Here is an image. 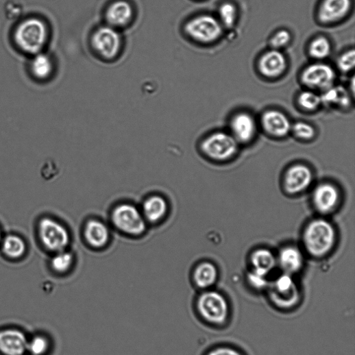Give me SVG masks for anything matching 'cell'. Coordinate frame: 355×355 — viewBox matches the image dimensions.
<instances>
[{"label": "cell", "mask_w": 355, "mask_h": 355, "mask_svg": "<svg viewBox=\"0 0 355 355\" xmlns=\"http://www.w3.org/2000/svg\"><path fill=\"white\" fill-rule=\"evenodd\" d=\"M49 38L47 24L36 17L22 21L14 32V40L16 47L23 53L32 56L43 51Z\"/></svg>", "instance_id": "cell-1"}, {"label": "cell", "mask_w": 355, "mask_h": 355, "mask_svg": "<svg viewBox=\"0 0 355 355\" xmlns=\"http://www.w3.org/2000/svg\"><path fill=\"white\" fill-rule=\"evenodd\" d=\"M336 238L333 225L326 219H316L306 226L303 241L308 253L315 258L328 255L333 249Z\"/></svg>", "instance_id": "cell-2"}, {"label": "cell", "mask_w": 355, "mask_h": 355, "mask_svg": "<svg viewBox=\"0 0 355 355\" xmlns=\"http://www.w3.org/2000/svg\"><path fill=\"white\" fill-rule=\"evenodd\" d=\"M197 309L201 318L212 326H226L231 317V307L225 295L220 291L208 289L199 295Z\"/></svg>", "instance_id": "cell-3"}, {"label": "cell", "mask_w": 355, "mask_h": 355, "mask_svg": "<svg viewBox=\"0 0 355 355\" xmlns=\"http://www.w3.org/2000/svg\"><path fill=\"white\" fill-rule=\"evenodd\" d=\"M268 299L278 310L289 312L297 308L302 302V293L293 276L284 273L273 281L269 282L267 288Z\"/></svg>", "instance_id": "cell-4"}, {"label": "cell", "mask_w": 355, "mask_h": 355, "mask_svg": "<svg viewBox=\"0 0 355 355\" xmlns=\"http://www.w3.org/2000/svg\"><path fill=\"white\" fill-rule=\"evenodd\" d=\"M38 234L44 248L53 253L66 250L70 243V234L66 228L50 217H43L39 221Z\"/></svg>", "instance_id": "cell-5"}, {"label": "cell", "mask_w": 355, "mask_h": 355, "mask_svg": "<svg viewBox=\"0 0 355 355\" xmlns=\"http://www.w3.org/2000/svg\"><path fill=\"white\" fill-rule=\"evenodd\" d=\"M111 219L117 229L131 236L142 235L147 229L143 213L131 204L117 206L112 212Z\"/></svg>", "instance_id": "cell-6"}, {"label": "cell", "mask_w": 355, "mask_h": 355, "mask_svg": "<svg viewBox=\"0 0 355 355\" xmlns=\"http://www.w3.org/2000/svg\"><path fill=\"white\" fill-rule=\"evenodd\" d=\"M239 144L232 134L219 132L208 136L201 143V148L209 158L225 161L238 153Z\"/></svg>", "instance_id": "cell-7"}, {"label": "cell", "mask_w": 355, "mask_h": 355, "mask_svg": "<svg viewBox=\"0 0 355 355\" xmlns=\"http://www.w3.org/2000/svg\"><path fill=\"white\" fill-rule=\"evenodd\" d=\"M186 34L195 41L210 43L218 40L223 33L220 21L210 15H201L188 21Z\"/></svg>", "instance_id": "cell-8"}, {"label": "cell", "mask_w": 355, "mask_h": 355, "mask_svg": "<svg viewBox=\"0 0 355 355\" xmlns=\"http://www.w3.org/2000/svg\"><path fill=\"white\" fill-rule=\"evenodd\" d=\"M122 36L117 29L109 26L98 28L92 37V45L97 53L105 59H113L122 48Z\"/></svg>", "instance_id": "cell-9"}, {"label": "cell", "mask_w": 355, "mask_h": 355, "mask_svg": "<svg viewBox=\"0 0 355 355\" xmlns=\"http://www.w3.org/2000/svg\"><path fill=\"white\" fill-rule=\"evenodd\" d=\"M313 182V173L310 168L304 164H297L286 171L284 188L288 194L297 195L306 191Z\"/></svg>", "instance_id": "cell-10"}, {"label": "cell", "mask_w": 355, "mask_h": 355, "mask_svg": "<svg viewBox=\"0 0 355 355\" xmlns=\"http://www.w3.org/2000/svg\"><path fill=\"white\" fill-rule=\"evenodd\" d=\"M335 79V71L326 64L310 65L302 75V81L304 85L310 88L324 91L334 86Z\"/></svg>", "instance_id": "cell-11"}, {"label": "cell", "mask_w": 355, "mask_h": 355, "mask_svg": "<svg viewBox=\"0 0 355 355\" xmlns=\"http://www.w3.org/2000/svg\"><path fill=\"white\" fill-rule=\"evenodd\" d=\"M232 135L239 143H248L255 137L257 131L254 118L247 112L235 114L230 122Z\"/></svg>", "instance_id": "cell-12"}, {"label": "cell", "mask_w": 355, "mask_h": 355, "mask_svg": "<svg viewBox=\"0 0 355 355\" xmlns=\"http://www.w3.org/2000/svg\"><path fill=\"white\" fill-rule=\"evenodd\" d=\"M339 199V192L336 186L327 183L319 185L313 195L315 208L322 214L332 212L338 206Z\"/></svg>", "instance_id": "cell-13"}, {"label": "cell", "mask_w": 355, "mask_h": 355, "mask_svg": "<svg viewBox=\"0 0 355 355\" xmlns=\"http://www.w3.org/2000/svg\"><path fill=\"white\" fill-rule=\"evenodd\" d=\"M262 124L265 132L276 138L285 137L291 131L289 118L276 110L265 112L262 117Z\"/></svg>", "instance_id": "cell-14"}, {"label": "cell", "mask_w": 355, "mask_h": 355, "mask_svg": "<svg viewBox=\"0 0 355 355\" xmlns=\"http://www.w3.org/2000/svg\"><path fill=\"white\" fill-rule=\"evenodd\" d=\"M259 70L269 78L280 76L286 69V59L278 49H271L264 53L259 62Z\"/></svg>", "instance_id": "cell-15"}, {"label": "cell", "mask_w": 355, "mask_h": 355, "mask_svg": "<svg viewBox=\"0 0 355 355\" xmlns=\"http://www.w3.org/2000/svg\"><path fill=\"white\" fill-rule=\"evenodd\" d=\"M25 335L16 330L0 332V352L5 355H23L27 350Z\"/></svg>", "instance_id": "cell-16"}, {"label": "cell", "mask_w": 355, "mask_h": 355, "mask_svg": "<svg viewBox=\"0 0 355 355\" xmlns=\"http://www.w3.org/2000/svg\"><path fill=\"white\" fill-rule=\"evenodd\" d=\"M350 0H324L319 12L323 23H332L343 19L350 12Z\"/></svg>", "instance_id": "cell-17"}, {"label": "cell", "mask_w": 355, "mask_h": 355, "mask_svg": "<svg viewBox=\"0 0 355 355\" xmlns=\"http://www.w3.org/2000/svg\"><path fill=\"white\" fill-rule=\"evenodd\" d=\"M304 258L302 252L293 246L284 247L277 258V265L284 273L291 276L299 273L303 268Z\"/></svg>", "instance_id": "cell-18"}, {"label": "cell", "mask_w": 355, "mask_h": 355, "mask_svg": "<svg viewBox=\"0 0 355 355\" xmlns=\"http://www.w3.org/2000/svg\"><path fill=\"white\" fill-rule=\"evenodd\" d=\"M134 10L130 3L118 1L112 4L106 12V21L109 26L115 29L129 25L133 19Z\"/></svg>", "instance_id": "cell-19"}, {"label": "cell", "mask_w": 355, "mask_h": 355, "mask_svg": "<svg viewBox=\"0 0 355 355\" xmlns=\"http://www.w3.org/2000/svg\"><path fill=\"white\" fill-rule=\"evenodd\" d=\"M84 236L88 244L95 249H101L106 246L110 240V232L103 222L91 219L84 228Z\"/></svg>", "instance_id": "cell-20"}, {"label": "cell", "mask_w": 355, "mask_h": 355, "mask_svg": "<svg viewBox=\"0 0 355 355\" xmlns=\"http://www.w3.org/2000/svg\"><path fill=\"white\" fill-rule=\"evenodd\" d=\"M218 278L219 272L217 267L209 262L199 265L193 274L196 286L203 290L210 289L217 282Z\"/></svg>", "instance_id": "cell-21"}, {"label": "cell", "mask_w": 355, "mask_h": 355, "mask_svg": "<svg viewBox=\"0 0 355 355\" xmlns=\"http://www.w3.org/2000/svg\"><path fill=\"white\" fill-rule=\"evenodd\" d=\"M52 58L42 51L33 56L29 64V70L32 76L39 81L48 79L53 72Z\"/></svg>", "instance_id": "cell-22"}, {"label": "cell", "mask_w": 355, "mask_h": 355, "mask_svg": "<svg viewBox=\"0 0 355 355\" xmlns=\"http://www.w3.org/2000/svg\"><path fill=\"white\" fill-rule=\"evenodd\" d=\"M167 208V204L163 197L152 196L143 204V215L146 221L157 223L165 217Z\"/></svg>", "instance_id": "cell-23"}, {"label": "cell", "mask_w": 355, "mask_h": 355, "mask_svg": "<svg viewBox=\"0 0 355 355\" xmlns=\"http://www.w3.org/2000/svg\"><path fill=\"white\" fill-rule=\"evenodd\" d=\"M251 263L253 271L268 277L277 265V258L271 251L260 249L252 254Z\"/></svg>", "instance_id": "cell-24"}, {"label": "cell", "mask_w": 355, "mask_h": 355, "mask_svg": "<svg viewBox=\"0 0 355 355\" xmlns=\"http://www.w3.org/2000/svg\"><path fill=\"white\" fill-rule=\"evenodd\" d=\"M1 250L3 254L11 260H19L26 254L27 245L21 236L16 234H9L3 238Z\"/></svg>", "instance_id": "cell-25"}, {"label": "cell", "mask_w": 355, "mask_h": 355, "mask_svg": "<svg viewBox=\"0 0 355 355\" xmlns=\"http://www.w3.org/2000/svg\"><path fill=\"white\" fill-rule=\"evenodd\" d=\"M323 103L330 106H337L341 108H348L351 100L347 90L343 86H334L324 91L321 96Z\"/></svg>", "instance_id": "cell-26"}, {"label": "cell", "mask_w": 355, "mask_h": 355, "mask_svg": "<svg viewBox=\"0 0 355 355\" xmlns=\"http://www.w3.org/2000/svg\"><path fill=\"white\" fill-rule=\"evenodd\" d=\"M74 262L73 254L66 250L54 253L50 261L51 269L57 273H65L72 267Z\"/></svg>", "instance_id": "cell-27"}, {"label": "cell", "mask_w": 355, "mask_h": 355, "mask_svg": "<svg viewBox=\"0 0 355 355\" xmlns=\"http://www.w3.org/2000/svg\"><path fill=\"white\" fill-rule=\"evenodd\" d=\"M331 44L328 38L320 36L315 38L311 42L309 48L310 56L316 59H324L331 52Z\"/></svg>", "instance_id": "cell-28"}, {"label": "cell", "mask_w": 355, "mask_h": 355, "mask_svg": "<svg viewBox=\"0 0 355 355\" xmlns=\"http://www.w3.org/2000/svg\"><path fill=\"white\" fill-rule=\"evenodd\" d=\"M299 104L307 110H315L322 103L320 95L313 91H304L298 98Z\"/></svg>", "instance_id": "cell-29"}, {"label": "cell", "mask_w": 355, "mask_h": 355, "mask_svg": "<svg viewBox=\"0 0 355 355\" xmlns=\"http://www.w3.org/2000/svg\"><path fill=\"white\" fill-rule=\"evenodd\" d=\"M220 23L227 28L232 27L236 18V10L234 5L230 3L223 4L219 10Z\"/></svg>", "instance_id": "cell-30"}, {"label": "cell", "mask_w": 355, "mask_h": 355, "mask_svg": "<svg viewBox=\"0 0 355 355\" xmlns=\"http://www.w3.org/2000/svg\"><path fill=\"white\" fill-rule=\"evenodd\" d=\"M291 130L295 136L304 140L314 138L316 134L315 128L304 122L295 123L291 126Z\"/></svg>", "instance_id": "cell-31"}, {"label": "cell", "mask_w": 355, "mask_h": 355, "mask_svg": "<svg viewBox=\"0 0 355 355\" xmlns=\"http://www.w3.org/2000/svg\"><path fill=\"white\" fill-rule=\"evenodd\" d=\"M355 65V51L350 49L343 53L337 61V66L343 73H349L352 71Z\"/></svg>", "instance_id": "cell-32"}, {"label": "cell", "mask_w": 355, "mask_h": 355, "mask_svg": "<svg viewBox=\"0 0 355 355\" xmlns=\"http://www.w3.org/2000/svg\"><path fill=\"white\" fill-rule=\"evenodd\" d=\"M48 346V341L45 337L37 336L28 342L27 350L32 355H43L47 352Z\"/></svg>", "instance_id": "cell-33"}, {"label": "cell", "mask_w": 355, "mask_h": 355, "mask_svg": "<svg viewBox=\"0 0 355 355\" xmlns=\"http://www.w3.org/2000/svg\"><path fill=\"white\" fill-rule=\"evenodd\" d=\"M247 280L250 286L257 291L266 290L269 283L267 276L253 270L248 274Z\"/></svg>", "instance_id": "cell-34"}, {"label": "cell", "mask_w": 355, "mask_h": 355, "mask_svg": "<svg viewBox=\"0 0 355 355\" xmlns=\"http://www.w3.org/2000/svg\"><path fill=\"white\" fill-rule=\"evenodd\" d=\"M291 36L286 29L278 31L271 39L270 44L275 49L285 47L291 40Z\"/></svg>", "instance_id": "cell-35"}, {"label": "cell", "mask_w": 355, "mask_h": 355, "mask_svg": "<svg viewBox=\"0 0 355 355\" xmlns=\"http://www.w3.org/2000/svg\"><path fill=\"white\" fill-rule=\"evenodd\" d=\"M206 355H246L242 350L232 345H221L212 348Z\"/></svg>", "instance_id": "cell-36"}, {"label": "cell", "mask_w": 355, "mask_h": 355, "mask_svg": "<svg viewBox=\"0 0 355 355\" xmlns=\"http://www.w3.org/2000/svg\"><path fill=\"white\" fill-rule=\"evenodd\" d=\"M2 241H3V234H2L1 229H0V244H1Z\"/></svg>", "instance_id": "cell-37"}]
</instances>
